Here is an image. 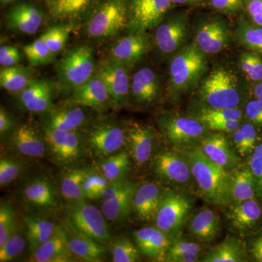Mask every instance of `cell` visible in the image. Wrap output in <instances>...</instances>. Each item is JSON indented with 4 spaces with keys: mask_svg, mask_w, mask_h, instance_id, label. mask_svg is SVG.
Listing matches in <instances>:
<instances>
[{
    "mask_svg": "<svg viewBox=\"0 0 262 262\" xmlns=\"http://www.w3.org/2000/svg\"><path fill=\"white\" fill-rule=\"evenodd\" d=\"M251 87L242 75L229 66H219L204 77L198 89V97L206 107L239 108L247 102Z\"/></svg>",
    "mask_w": 262,
    "mask_h": 262,
    "instance_id": "cell-1",
    "label": "cell"
},
{
    "mask_svg": "<svg viewBox=\"0 0 262 262\" xmlns=\"http://www.w3.org/2000/svg\"><path fill=\"white\" fill-rule=\"evenodd\" d=\"M185 157L202 195L216 206L229 204L232 201V176L228 170L207 158L199 146L187 150Z\"/></svg>",
    "mask_w": 262,
    "mask_h": 262,
    "instance_id": "cell-2",
    "label": "cell"
},
{
    "mask_svg": "<svg viewBox=\"0 0 262 262\" xmlns=\"http://www.w3.org/2000/svg\"><path fill=\"white\" fill-rule=\"evenodd\" d=\"M206 56L193 42L170 58L168 91L172 98L178 97L201 83L208 70Z\"/></svg>",
    "mask_w": 262,
    "mask_h": 262,
    "instance_id": "cell-3",
    "label": "cell"
},
{
    "mask_svg": "<svg viewBox=\"0 0 262 262\" xmlns=\"http://www.w3.org/2000/svg\"><path fill=\"white\" fill-rule=\"evenodd\" d=\"M130 0H99L86 22V33L94 39H108L128 25Z\"/></svg>",
    "mask_w": 262,
    "mask_h": 262,
    "instance_id": "cell-4",
    "label": "cell"
},
{
    "mask_svg": "<svg viewBox=\"0 0 262 262\" xmlns=\"http://www.w3.org/2000/svg\"><path fill=\"white\" fill-rule=\"evenodd\" d=\"M94 51L89 46L71 48L56 65L60 85L73 91L89 80L94 75Z\"/></svg>",
    "mask_w": 262,
    "mask_h": 262,
    "instance_id": "cell-5",
    "label": "cell"
},
{
    "mask_svg": "<svg viewBox=\"0 0 262 262\" xmlns=\"http://www.w3.org/2000/svg\"><path fill=\"white\" fill-rule=\"evenodd\" d=\"M190 24L187 11L167 15L156 27L154 44L162 56L170 58L188 44Z\"/></svg>",
    "mask_w": 262,
    "mask_h": 262,
    "instance_id": "cell-6",
    "label": "cell"
},
{
    "mask_svg": "<svg viewBox=\"0 0 262 262\" xmlns=\"http://www.w3.org/2000/svg\"><path fill=\"white\" fill-rule=\"evenodd\" d=\"M69 222L77 232L102 244L111 238L104 215L84 200L73 201L68 206Z\"/></svg>",
    "mask_w": 262,
    "mask_h": 262,
    "instance_id": "cell-7",
    "label": "cell"
},
{
    "mask_svg": "<svg viewBox=\"0 0 262 262\" xmlns=\"http://www.w3.org/2000/svg\"><path fill=\"white\" fill-rule=\"evenodd\" d=\"M234 38L228 22L219 15L202 19L194 31V44L206 56L225 51Z\"/></svg>",
    "mask_w": 262,
    "mask_h": 262,
    "instance_id": "cell-8",
    "label": "cell"
},
{
    "mask_svg": "<svg viewBox=\"0 0 262 262\" xmlns=\"http://www.w3.org/2000/svg\"><path fill=\"white\" fill-rule=\"evenodd\" d=\"M159 125L167 139L179 147H188L203 140L208 129L198 118L173 114L160 117Z\"/></svg>",
    "mask_w": 262,
    "mask_h": 262,
    "instance_id": "cell-9",
    "label": "cell"
},
{
    "mask_svg": "<svg viewBox=\"0 0 262 262\" xmlns=\"http://www.w3.org/2000/svg\"><path fill=\"white\" fill-rule=\"evenodd\" d=\"M173 6L171 0H130L127 30L134 33L156 28Z\"/></svg>",
    "mask_w": 262,
    "mask_h": 262,
    "instance_id": "cell-10",
    "label": "cell"
},
{
    "mask_svg": "<svg viewBox=\"0 0 262 262\" xmlns=\"http://www.w3.org/2000/svg\"><path fill=\"white\" fill-rule=\"evenodd\" d=\"M191 208V201L182 193L174 191L164 192L155 215L156 227L168 234L177 233L182 228Z\"/></svg>",
    "mask_w": 262,
    "mask_h": 262,
    "instance_id": "cell-11",
    "label": "cell"
},
{
    "mask_svg": "<svg viewBox=\"0 0 262 262\" xmlns=\"http://www.w3.org/2000/svg\"><path fill=\"white\" fill-rule=\"evenodd\" d=\"M154 46V38L148 32L129 33L113 45L110 60L130 67L142 61Z\"/></svg>",
    "mask_w": 262,
    "mask_h": 262,
    "instance_id": "cell-12",
    "label": "cell"
},
{
    "mask_svg": "<svg viewBox=\"0 0 262 262\" xmlns=\"http://www.w3.org/2000/svg\"><path fill=\"white\" fill-rule=\"evenodd\" d=\"M228 218L239 233L252 235L262 229V203L257 198L236 202L231 206Z\"/></svg>",
    "mask_w": 262,
    "mask_h": 262,
    "instance_id": "cell-13",
    "label": "cell"
},
{
    "mask_svg": "<svg viewBox=\"0 0 262 262\" xmlns=\"http://www.w3.org/2000/svg\"><path fill=\"white\" fill-rule=\"evenodd\" d=\"M127 66L110 60L100 67L97 75L106 84L112 101L125 104L130 94V80Z\"/></svg>",
    "mask_w": 262,
    "mask_h": 262,
    "instance_id": "cell-14",
    "label": "cell"
},
{
    "mask_svg": "<svg viewBox=\"0 0 262 262\" xmlns=\"http://www.w3.org/2000/svg\"><path fill=\"white\" fill-rule=\"evenodd\" d=\"M9 28L27 34L39 30L44 20V14L39 7L30 2L15 3L5 15Z\"/></svg>",
    "mask_w": 262,
    "mask_h": 262,
    "instance_id": "cell-15",
    "label": "cell"
},
{
    "mask_svg": "<svg viewBox=\"0 0 262 262\" xmlns=\"http://www.w3.org/2000/svg\"><path fill=\"white\" fill-rule=\"evenodd\" d=\"M90 145L97 155L106 156L121 149L126 141V132L116 125L102 123L90 132Z\"/></svg>",
    "mask_w": 262,
    "mask_h": 262,
    "instance_id": "cell-16",
    "label": "cell"
},
{
    "mask_svg": "<svg viewBox=\"0 0 262 262\" xmlns=\"http://www.w3.org/2000/svg\"><path fill=\"white\" fill-rule=\"evenodd\" d=\"M154 168L160 177L177 184H187L193 177L187 158L170 151L157 155L154 160Z\"/></svg>",
    "mask_w": 262,
    "mask_h": 262,
    "instance_id": "cell-17",
    "label": "cell"
},
{
    "mask_svg": "<svg viewBox=\"0 0 262 262\" xmlns=\"http://www.w3.org/2000/svg\"><path fill=\"white\" fill-rule=\"evenodd\" d=\"M156 133L147 125L132 123L127 127L126 140L131 158L137 165L146 163L151 158L156 142Z\"/></svg>",
    "mask_w": 262,
    "mask_h": 262,
    "instance_id": "cell-18",
    "label": "cell"
},
{
    "mask_svg": "<svg viewBox=\"0 0 262 262\" xmlns=\"http://www.w3.org/2000/svg\"><path fill=\"white\" fill-rule=\"evenodd\" d=\"M207 158L227 170H232L239 163V158L231 147L225 136L219 134L206 136L199 146Z\"/></svg>",
    "mask_w": 262,
    "mask_h": 262,
    "instance_id": "cell-19",
    "label": "cell"
},
{
    "mask_svg": "<svg viewBox=\"0 0 262 262\" xmlns=\"http://www.w3.org/2000/svg\"><path fill=\"white\" fill-rule=\"evenodd\" d=\"M46 141L56 159L69 163L78 157L80 151V138L76 131L46 129Z\"/></svg>",
    "mask_w": 262,
    "mask_h": 262,
    "instance_id": "cell-20",
    "label": "cell"
},
{
    "mask_svg": "<svg viewBox=\"0 0 262 262\" xmlns=\"http://www.w3.org/2000/svg\"><path fill=\"white\" fill-rule=\"evenodd\" d=\"M169 235L158 227H144L134 232V239L144 256L158 261H164L172 242Z\"/></svg>",
    "mask_w": 262,
    "mask_h": 262,
    "instance_id": "cell-21",
    "label": "cell"
},
{
    "mask_svg": "<svg viewBox=\"0 0 262 262\" xmlns=\"http://www.w3.org/2000/svg\"><path fill=\"white\" fill-rule=\"evenodd\" d=\"M112 101L106 84L96 74L74 91L72 102L80 106L101 110Z\"/></svg>",
    "mask_w": 262,
    "mask_h": 262,
    "instance_id": "cell-22",
    "label": "cell"
},
{
    "mask_svg": "<svg viewBox=\"0 0 262 262\" xmlns=\"http://www.w3.org/2000/svg\"><path fill=\"white\" fill-rule=\"evenodd\" d=\"M160 81L156 72L148 67L140 69L130 80V94L136 102L148 104L159 96Z\"/></svg>",
    "mask_w": 262,
    "mask_h": 262,
    "instance_id": "cell-23",
    "label": "cell"
},
{
    "mask_svg": "<svg viewBox=\"0 0 262 262\" xmlns=\"http://www.w3.org/2000/svg\"><path fill=\"white\" fill-rule=\"evenodd\" d=\"M53 86L43 80H32L29 85L19 94L24 107L33 113H42L51 107Z\"/></svg>",
    "mask_w": 262,
    "mask_h": 262,
    "instance_id": "cell-24",
    "label": "cell"
},
{
    "mask_svg": "<svg viewBox=\"0 0 262 262\" xmlns=\"http://www.w3.org/2000/svg\"><path fill=\"white\" fill-rule=\"evenodd\" d=\"M72 255L67 234L58 228L47 242L32 252L31 259L36 262H67L72 261Z\"/></svg>",
    "mask_w": 262,
    "mask_h": 262,
    "instance_id": "cell-25",
    "label": "cell"
},
{
    "mask_svg": "<svg viewBox=\"0 0 262 262\" xmlns=\"http://www.w3.org/2000/svg\"><path fill=\"white\" fill-rule=\"evenodd\" d=\"M137 189L136 184L125 182L123 187L110 199L103 201L101 211L105 218L111 222L125 220L133 207L134 194Z\"/></svg>",
    "mask_w": 262,
    "mask_h": 262,
    "instance_id": "cell-26",
    "label": "cell"
},
{
    "mask_svg": "<svg viewBox=\"0 0 262 262\" xmlns=\"http://www.w3.org/2000/svg\"><path fill=\"white\" fill-rule=\"evenodd\" d=\"M163 193L156 184L151 182L143 184L136 189L133 208L141 220L148 222L155 220Z\"/></svg>",
    "mask_w": 262,
    "mask_h": 262,
    "instance_id": "cell-27",
    "label": "cell"
},
{
    "mask_svg": "<svg viewBox=\"0 0 262 262\" xmlns=\"http://www.w3.org/2000/svg\"><path fill=\"white\" fill-rule=\"evenodd\" d=\"M99 0H46L48 14L56 20L76 18L91 13Z\"/></svg>",
    "mask_w": 262,
    "mask_h": 262,
    "instance_id": "cell-28",
    "label": "cell"
},
{
    "mask_svg": "<svg viewBox=\"0 0 262 262\" xmlns=\"http://www.w3.org/2000/svg\"><path fill=\"white\" fill-rule=\"evenodd\" d=\"M248 259L246 244L241 239L230 237L206 253L204 262H245Z\"/></svg>",
    "mask_w": 262,
    "mask_h": 262,
    "instance_id": "cell-29",
    "label": "cell"
},
{
    "mask_svg": "<svg viewBox=\"0 0 262 262\" xmlns=\"http://www.w3.org/2000/svg\"><path fill=\"white\" fill-rule=\"evenodd\" d=\"M220 221L219 215L213 210H201L192 217L189 229L193 235L199 241L210 242L220 232Z\"/></svg>",
    "mask_w": 262,
    "mask_h": 262,
    "instance_id": "cell-30",
    "label": "cell"
},
{
    "mask_svg": "<svg viewBox=\"0 0 262 262\" xmlns=\"http://www.w3.org/2000/svg\"><path fill=\"white\" fill-rule=\"evenodd\" d=\"M13 139L17 150L25 156L39 158L46 154V144L30 125L26 124L19 127Z\"/></svg>",
    "mask_w": 262,
    "mask_h": 262,
    "instance_id": "cell-31",
    "label": "cell"
},
{
    "mask_svg": "<svg viewBox=\"0 0 262 262\" xmlns=\"http://www.w3.org/2000/svg\"><path fill=\"white\" fill-rule=\"evenodd\" d=\"M68 244L72 254L85 261H101V257L106 252L102 245L78 232L68 237Z\"/></svg>",
    "mask_w": 262,
    "mask_h": 262,
    "instance_id": "cell-32",
    "label": "cell"
},
{
    "mask_svg": "<svg viewBox=\"0 0 262 262\" xmlns=\"http://www.w3.org/2000/svg\"><path fill=\"white\" fill-rule=\"evenodd\" d=\"M87 115L79 106L56 110L48 120L47 127L66 131H76L85 123Z\"/></svg>",
    "mask_w": 262,
    "mask_h": 262,
    "instance_id": "cell-33",
    "label": "cell"
},
{
    "mask_svg": "<svg viewBox=\"0 0 262 262\" xmlns=\"http://www.w3.org/2000/svg\"><path fill=\"white\" fill-rule=\"evenodd\" d=\"M233 146L241 158H248L262 140V131L250 122L241 124L233 133Z\"/></svg>",
    "mask_w": 262,
    "mask_h": 262,
    "instance_id": "cell-34",
    "label": "cell"
},
{
    "mask_svg": "<svg viewBox=\"0 0 262 262\" xmlns=\"http://www.w3.org/2000/svg\"><path fill=\"white\" fill-rule=\"evenodd\" d=\"M255 198L256 194L254 180L248 164L246 163L232 176L231 198L232 201L236 203Z\"/></svg>",
    "mask_w": 262,
    "mask_h": 262,
    "instance_id": "cell-35",
    "label": "cell"
},
{
    "mask_svg": "<svg viewBox=\"0 0 262 262\" xmlns=\"http://www.w3.org/2000/svg\"><path fill=\"white\" fill-rule=\"evenodd\" d=\"M234 39L248 51L262 56V27L253 23L248 18L244 16L238 20Z\"/></svg>",
    "mask_w": 262,
    "mask_h": 262,
    "instance_id": "cell-36",
    "label": "cell"
},
{
    "mask_svg": "<svg viewBox=\"0 0 262 262\" xmlns=\"http://www.w3.org/2000/svg\"><path fill=\"white\" fill-rule=\"evenodd\" d=\"M24 221L27 225V237L32 252L47 242L58 228L54 224L47 220L25 216Z\"/></svg>",
    "mask_w": 262,
    "mask_h": 262,
    "instance_id": "cell-37",
    "label": "cell"
},
{
    "mask_svg": "<svg viewBox=\"0 0 262 262\" xmlns=\"http://www.w3.org/2000/svg\"><path fill=\"white\" fill-rule=\"evenodd\" d=\"M32 80L28 69L18 66L3 68L0 72L1 87L11 94H20Z\"/></svg>",
    "mask_w": 262,
    "mask_h": 262,
    "instance_id": "cell-38",
    "label": "cell"
},
{
    "mask_svg": "<svg viewBox=\"0 0 262 262\" xmlns=\"http://www.w3.org/2000/svg\"><path fill=\"white\" fill-rule=\"evenodd\" d=\"M245 116L241 108H215L203 106L200 110L196 118L203 122L207 128L210 129L215 124L231 120H242Z\"/></svg>",
    "mask_w": 262,
    "mask_h": 262,
    "instance_id": "cell-39",
    "label": "cell"
},
{
    "mask_svg": "<svg viewBox=\"0 0 262 262\" xmlns=\"http://www.w3.org/2000/svg\"><path fill=\"white\" fill-rule=\"evenodd\" d=\"M24 194L29 203L37 206L49 207L55 203L53 189L46 181L35 180L29 183L24 189Z\"/></svg>",
    "mask_w": 262,
    "mask_h": 262,
    "instance_id": "cell-40",
    "label": "cell"
},
{
    "mask_svg": "<svg viewBox=\"0 0 262 262\" xmlns=\"http://www.w3.org/2000/svg\"><path fill=\"white\" fill-rule=\"evenodd\" d=\"M89 173L87 169L80 168L76 169L65 176L62 180L61 189L66 199L71 202L84 199L82 184Z\"/></svg>",
    "mask_w": 262,
    "mask_h": 262,
    "instance_id": "cell-41",
    "label": "cell"
},
{
    "mask_svg": "<svg viewBox=\"0 0 262 262\" xmlns=\"http://www.w3.org/2000/svg\"><path fill=\"white\" fill-rule=\"evenodd\" d=\"M130 165L129 156L125 151L110 157L100 165V170L108 182H115L122 179Z\"/></svg>",
    "mask_w": 262,
    "mask_h": 262,
    "instance_id": "cell-42",
    "label": "cell"
},
{
    "mask_svg": "<svg viewBox=\"0 0 262 262\" xmlns=\"http://www.w3.org/2000/svg\"><path fill=\"white\" fill-rule=\"evenodd\" d=\"M241 73L252 84L262 80V56L256 52L245 51L239 58Z\"/></svg>",
    "mask_w": 262,
    "mask_h": 262,
    "instance_id": "cell-43",
    "label": "cell"
},
{
    "mask_svg": "<svg viewBox=\"0 0 262 262\" xmlns=\"http://www.w3.org/2000/svg\"><path fill=\"white\" fill-rule=\"evenodd\" d=\"M24 51L29 63L33 67L48 64L55 60L56 54L50 50L40 37L31 44L24 46Z\"/></svg>",
    "mask_w": 262,
    "mask_h": 262,
    "instance_id": "cell-44",
    "label": "cell"
},
{
    "mask_svg": "<svg viewBox=\"0 0 262 262\" xmlns=\"http://www.w3.org/2000/svg\"><path fill=\"white\" fill-rule=\"evenodd\" d=\"M140 253L137 245L127 238L117 239L112 246V256L115 262L139 261Z\"/></svg>",
    "mask_w": 262,
    "mask_h": 262,
    "instance_id": "cell-45",
    "label": "cell"
},
{
    "mask_svg": "<svg viewBox=\"0 0 262 262\" xmlns=\"http://www.w3.org/2000/svg\"><path fill=\"white\" fill-rule=\"evenodd\" d=\"M71 29L67 26L51 27L40 36L53 53H58L65 47L70 36Z\"/></svg>",
    "mask_w": 262,
    "mask_h": 262,
    "instance_id": "cell-46",
    "label": "cell"
},
{
    "mask_svg": "<svg viewBox=\"0 0 262 262\" xmlns=\"http://www.w3.org/2000/svg\"><path fill=\"white\" fill-rule=\"evenodd\" d=\"M25 247V239L15 230L6 242L0 246V261H12L24 252Z\"/></svg>",
    "mask_w": 262,
    "mask_h": 262,
    "instance_id": "cell-47",
    "label": "cell"
},
{
    "mask_svg": "<svg viewBox=\"0 0 262 262\" xmlns=\"http://www.w3.org/2000/svg\"><path fill=\"white\" fill-rule=\"evenodd\" d=\"M247 164L254 180L256 198L262 203V140L248 158Z\"/></svg>",
    "mask_w": 262,
    "mask_h": 262,
    "instance_id": "cell-48",
    "label": "cell"
},
{
    "mask_svg": "<svg viewBox=\"0 0 262 262\" xmlns=\"http://www.w3.org/2000/svg\"><path fill=\"white\" fill-rule=\"evenodd\" d=\"M15 230V215L9 203L2 202L0 206V246L6 242Z\"/></svg>",
    "mask_w": 262,
    "mask_h": 262,
    "instance_id": "cell-49",
    "label": "cell"
},
{
    "mask_svg": "<svg viewBox=\"0 0 262 262\" xmlns=\"http://www.w3.org/2000/svg\"><path fill=\"white\" fill-rule=\"evenodd\" d=\"M201 251V246L196 243L177 239V241H172L164 258V261L176 262L177 258L183 255L187 254V253H200Z\"/></svg>",
    "mask_w": 262,
    "mask_h": 262,
    "instance_id": "cell-50",
    "label": "cell"
},
{
    "mask_svg": "<svg viewBox=\"0 0 262 262\" xmlns=\"http://www.w3.org/2000/svg\"><path fill=\"white\" fill-rule=\"evenodd\" d=\"M108 185V181L104 177L89 173L82 184L84 198L89 199L100 198L101 193Z\"/></svg>",
    "mask_w": 262,
    "mask_h": 262,
    "instance_id": "cell-51",
    "label": "cell"
},
{
    "mask_svg": "<svg viewBox=\"0 0 262 262\" xmlns=\"http://www.w3.org/2000/svg\"><path fill=\"white\" fill-rule=\"evenodd\" d=\"M21 165L15 160L2 158L0 160V185H7L14 181L21 172Z\"/></svg>",
    "mask_w": 262,
    "mask_h": 262,
    "instance_id": "cell-52",
    "label": "cell"
},
{
    "mask_svg": "<svg viewBox=\"0 0 262 262\" xmlns=\"http://www.w3.org/2000/svg\"><path fill=\"white\" fill-rule=\"evenodd\" d=\"M211 8L227 15L245 11V0H207Z\"/></svg>",
    "mask_w": 262,
    "mask_h": 262,
    "instance_id": "cell-53",
    "label": "cell"
},
{
    "mask_svg": "<svg viewBox=\"0 0 262 262\" xmlns=\"http://www.w3.org/2000/svg\"><path fill=\"white\" fill-rule=\"evenodd\" d=\"M244 115L247 121L251 122L262 131V101L253 98L245 104Z\"/></svg>",
    "mask_w": 262,
    "mask_h": 262,
    "instance_id": "cell-54",
    "label": "cell"
},
{
    "mask_svg": "<svg viewBox=\"0 0 262 262\" xmlns=\"http://www.w3.org/2000/svg\"><path fill=\"white\" fill-rule=\"evenodd\" d=\"M20 52L11 46H2L0 48V65L3 68L14 67L20 61Z\"/></svg>",
    "mask_w": 262,
    "mask_h": 262,
    "instance_id": "cell-55",
    "label": "cell"
},
{
    "mask_svg": "<svg viewBox=\"0 0 262 262\" xmlns=\"http://www.w3.org/2000/svg\"><path fill=\"white\" fill-rule=\"evenodd\" d=\"M246 248L248 258L253 261L262 262V229L251 235L246 244Z\"/></svg>",
    "mask_w": 262,
    "mask_h": 262,
    "instance_id": "cell-56",
    "label": "cell"
},
{
    "mask_svg": "<svg viewBox=\"0 0 262 262\" xmlns=\"http://www.w3.org/2000/svg\"><path fill=\"white\" fill-rule=\"evenodd\" d=\"M245 11L249 20L262 27V0H245Z\"/></svg>",
    "mask_w": 262,
    "mask_h": 262,
    "instance_id": "cell-57",
    "label": "cell"
},
{
    "mask_svg": "<svg viewBox=\"0 0 262 262\" xmlns=\"http://www.w3.org/2000/svg\"><path fill=\"white\" fill-rule=\"evenodd\" d=\"M13 127V121L4 108L0 110V134L1 135L6 134Z\"/></svg>",
    "mask_w": 262,
    "mask_h": 262,
    "instance_id": "cell-58",
    "label": "cell"
},
{
    "mask_svg": "<svg viewBox=\"0 0 262 262\" xmlns=\"http://www.w3.org/2000/svg\"><path fill=\"white\" fill-rule=\"evenodd\" d=\"M251 94L253 98L262 101V80L257 83L251 85Z\"/></svg>",
    "mask_w": 262,
    "mask_h": 262,
    "instance_id": "cell-59",
    "label": "cell"
},
{
    "mask_svg": "<svg viewBox=\"0 0 262 262\" xmlns=\"http://www.w3.org/2000/svg\"><path fill=\"white\" fill-rule=\"evenodd\" d=\"M206 1H207V0H171L174 5H188V6L202 4V3Z\"/></svg>",
    "mask_w": 262,
    "mask_h": 262,
    "instance_id": "cell-60",
    "label": "cell"
},
{
    "mask_svg": "<svg viewBox=\"0 0 262 262\" xmlns=\"http://www.w3.org/2000/svg\"><path fill=\"white\" fill-rule=\"evenodd\" d=\"M15 1H16V0H1V3L3 5H8Z\"/></svg>",
    "mask_w": 262,
    "mask_h": 262,
    "instance_id": "cell-61",
    "label": "cell"
}]
</instances>
